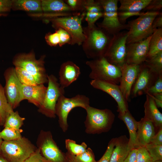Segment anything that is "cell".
Segmentation results:
<instances>
[{"instance_id":"603a6c76","label":"cell","mask_w":162,"mask_h":162,"mask_svg":"<svg viewBox=\"0 0 162 162\" xmlns=\"http://www.w3.org/2000/svg\"><path fill=\"white\" fill-rule=\"evenodd\" d=\"M118 117L125 124L129 131L128 149L131 150L133 148H136L137 121L132 116L128 110L123 113H119Z\"/></svg>"},{"instance_id":"ba28073f","label":"cell","mask_w":162,"mask_h":162,"mask_svg":"<svg viewBox=\"0 0 162 162\" xmlns=\"http://www.w3.org/2000/svg\"><path fill=\"white\" fill-rule=\"evenodd\" d=\"M102 5L103 11V20L98 24L102 28L112 36L124 29L129 30L127 24H122L119 21L118 15V0H98Z\"/></svg>"},{"instance_id":"9c48e42d","label":"cell","mask_w":162,"mask_h":162,"mask_svg":"<svg viewBox=\"0 0 162 162\" xmlns=\"http://www.w3.org/2000/svg\"><path fill=\"white\" fill-rule=\"evenodd\" d=\"M85 15L84 13L78 14L64 17H56L51 20L53 25L58 28H62L66 31L71 37V44H82L86 38L82 26V21Z\"/></svg>"},{"instance_id":"d4e9b609","label":"cell","mask_w":162,"mask_h":162,"mask_svg":"<svg viewBox=\"0 0 162 162\" xmlns=\"http://www.w3.org/2000/svg\"><path fill=\"white\" fill-rule=\"evenodd\" d=\"M129 139L126 135L115 138V146L110 162H123L130 151L128 148Z\"/></svg>"},{"instance_id":"9f6ffc18","label":"cell","mask_w":162,"mask_h":162,"mask_svg":"<svg viewBox=\"0 0 162 162\" xmlns=\"http://www.w3.org/2000/svg\"><path fill=\"white\" fill-rule=\"evenodd\" d=\"M148 162H152L151 161H148Z\"/></svg>"},{"instance_id":"4316f807","label":"cell","mask_w":162,"mask_h":162,"mask_svg":"<svg viewBox=\"0 0 162 162\" xmlns=\"http://www.w3.org/2000/svg\"><path fill=\"white\" fill-rule=\"evenodd\" d=\"M12 9L30 12H41V0H12Z\"/></svg>"},{"instance_id":"9a60e30c","label":"cell","mask_w":162,"mask_h":162,"mask_svg":"<svg viewBox=\"0 0 162 162\" xmlns=\"http://www.w3.org/2000/svg\"><path fill=\"white\" fill-rule=\"evenodd\" d=\"M94 88L100 90L110 95L117 104L119 113H123L128 110V102L125 99L118 84L99 80H92L90 82Z\"/></svg>"},{"instance_id":"7c38bea8","label":"cell","mask_w":162,"mask_h":162,"mask_svg":"<svg viewBox=\"0 0 162 162\" xmlns=\"http://www.w3.org/2000/svg\"><path fill=\"white\" fill-rule=\"evenodd\" d=\"M37 144L42 155L50 162H69L66 153L59 149L50 131L41 130Z\"/></svg>"},{"instance_id":"30bf717a","label":"cell","mask_w":162,"mask_h":162,"mask_svg":"<svg viewBox=\"0 0 162 162\" xmlns=\"http://www.w3.org/2000/svg\"><path fill=\"white\" fill-rule=\"evenodd\" d=\"M46 91L42 104L38 107V112L46 117L55 118L56 105L59 97L65 93L58 82V80L53 75H48Z\"/></svg>"},{"instance_id":"277c9868","label":"cell","mask_w":162,"mask_h":162,"mask_svg":"<svg viewBox=\"0 0 162 162\" xmlns=\"http://www.w3.org/2000/svg\"><path fill=\"white\" fill-rule=\"evenodd\" d=\"M160 11H147L136 19L129 21L126 44L144 40L151 35L154 30L152 24Z\"/></svg>"},{"instance_id":"e575fe53","label":"cell","mask_w":162,"mask_h":162,"mask_svg":"<svg viewBox=\"0 0 162 162\" xmlns=\"http://www.w3.org/2000/svg\"><path fill=\"white\" fill-rule=\"evenodd\" d=\"M145 146L149 154L152 162L162 160V145L149 143Z\"/></svg>"},{"instance_id":"4fadbf2b","label":"cell","mask_w":162,"mask_h":162,"mask_svg":"<svg viewBox=\"0 0 162 162\" xmlns=\"http://www.w3.org/2000/svg\"><path fill=\"white\" fill-rule=\"evenodd\" d=\"M160 75L150 69L144 62L140 64L139 72L131 89L130 98L147 94Z\"/></svg>"},{"instance_id":"b9f144b4","label":"cell","mask_w":162,"mask_h":162,"mask_svg":"<svg viewBox=\"0 0 162 162\" xmlns=\"http://www.w3.org/2000/svg\"><path fill=\"white\" fill-rule=\"evenodd\" d=\"M45 38L47 43L50 46H56L59 44V36L56 31L53 33L47 34Z\"/></svg>"},{"instance_id":"db71d44e","label":"cell","mask_w":162,"mask_h":162,"mask_svg":"<svg viewBox=\"0 0 162 162\" xmlns=\"http://www.w3.org/2000/svg\"><path fill=\"white\" fill-rule=\"evenodd\" d=\"M153 162H162V160H159Z\"/></svg>"},{"instance_id":"2e32d148","label":"cell","mask_w":162,"mask_h":162,"mask_svg":"<svg viewBox=\"0 0 162 162\" xmlns=\"http://www.w3.org/2000/svg\"><path fill=\"white\" fill-rule=\"evenodd\" d=\"M151 36L142 40L126 44L125 63L140 65L145 62L147 57Z\"/></svg>"},{"instance_id":"816d5d0a","label":"cell","mask_w":162,"mask_h":162,"mask_svg":"<svg viewBox=\"0 0 162 162\" xmlns=\"http://www.w3.org/2000/svg\"><path fill=\"white\" fill-rule=\"evenodd\" d=\"M0 162H9L2 156H0Z\"/></svg>"},{"instance_id":"681fc988","label":"cell","mask_w":162,"mask_h":162,"mask_svg":"<svg viewBox=\"0 0 162 162\" xmlns=\"http://www.w3.org/2000/svg\"><path fill=\"white\" fill-rule=\"evenodd\" d=\"M67 4L74 11L76 10L80 4L82 2L77 0H68L66 1Z\"/></svg>"},{"instance_id":"52a82bcc","label":"cell","mask_w":162,"mask_h":162,"mask_svg":"<svg viewBox=\"0 0 162 162\" xmlns=\"http://www.w3.org/2000/svg\"><path fill=\"white\" fill-rule=\"evenodd\" d=\"M89 98L86 96L78 94L71 98L66 97L62 95L59 97L56 106V114L58 118L60 127L63 132L68 129V115L73 109L80 107L85 110L89 105Z\"/></svg>"},{"instance_id":"4dcf8cb0","label":"cell","mask_w":162,"mask_h":162,"mask_svg":"<svg viewBox=\"0 0 162 162\" xmlns=\"http://www.w3.org/2000/svg\"><path fill=\"white\" fill-rule=\"evenodd\" d=\"M65 142L67 152L75 156L82 153L87 148V145L84 142L79 144L75 141L68 139L65 140Z\"/></svg>"},{"instance_id":"3957f363","label":"cell","mask_w":162,"mask_h":162,"mask_svg":"<svg viewBox=\"0 0 162 162\" xmlns=\"http://www.w3.org/2000/svg\"><path fill=\"white\" fill-rule=\"evenodd\" d=\"M45 57L43 55L37 59L34 52L31 51L16 54L12 62L15 67H21L31 74L38 84H44L48 82L44 65Z\"/></svg>"},{"instance_id":"7dc6e473","label":"cell","mask_w":162,"mask_h":162,"mask_svg":"<svg viewBox=\"0 0 162 162\" xmlns=\"http://www.w3.org/2000/svg\"><path fill=\"white\" fill-rule=\"evenodd\" d=\"M137 150L136 148L131 150L123 162H136Z\"/></svg>"},{"instance_id":"ac0fdd59","label":"cell","mask_w":162,"mask_h":162,"mask_svg":"<svg viewBox=\"0 0 162 162\" xmlns=\"http://www.w3.org/2000/svg\"><path fill=\"white\" fill-rule=\"evenodd\" d=\"M152 0H119L120 7L118 8L119 20L122 24H125L127 20L133 16H140L144 12L142 10L149 4Z\"/></svg>"},{"instance_id":"d6986e66","label":"cell","mask_w":162,"mask_h":162,"mask_svg":"<svg viewBox=\"0 0 162 162\" xmlns=\"http://www.w3.org/2000/svg\"><path fill=\"white\" fill-rule=\"evenodd\" d=\"M47 87L44 84H37L28 86L22 84L21 88L20 101L27 100L38 107L44 101Z\"/></svg>"},{"instance_id":"5bb4252c","label":"cell","mask_w":162,"mask_h":162,"mask_svg":"<svg viewBox=\"0 0 162 162\" xmlns=\"http://www.w3.org/2000/svg\"><path fill=\"white\" fill-rule=\"evenodd\" d=\"M4 76L5 82L4 87L5 94L8 103L14 109L19 106L21 102L22 84L17 76L14 67L7 68L4 72Z\"/></svg>"},{"instance_id":"f1b7e54d","label":"cell","mask_w":162,"mask_h":162,"mask_svg":"<svg viewBox=\"0 0 162 162\" xmlns=\"http://www.w3.org/2000/svg\"><path fill=\"white\" fill-rule=\"evenodd\" d=\"M13 110L8 103L4 88L0 83V125H4L7 116Z\"/></svg>"},{"instance_id":"8992f818","label":"cell","mask_w":162,"mask_h":162,"mask_svg":"<svg viewBox=\"0 0 162 162\" xmlns=\"http://www.w3.org/2000/svg\"><path fill=\"white\" fill-rule=\"evenodd\" d=\"M86 64L91 69L89 77L92 80H99L119 83L120 68L110 63L104 57L87 61Z\"/></svg>"},{"instance_id":"f6af8a7d","label":"cell","mask_w":162,"mask_h":162,"mask_svg":"<svg viewBox=\"0 0 162 162\" xmlns=\"http://www.w3.org/2000/svg\"><path fill=\"white\" fill-rule=\"evenodd\" d=\"M150 143L162 145V128H160L151 139Z\"/></svg>"},{"instance_id":"6da1fadb","label":"cell","mask_w":162,"mask_h":162,"mask_svg":"<svg viewBox=\"0 0 162 162\" xmlns=\"http://www.w3.org/2000/svg\"><path fill=\"white\" fill-rule=\"evenodd\" d=\"M84 123L85 132L88 134H100L109 131L112 128L115 116L107 109H100L88 106Z\"/></svg>"},{"instance_id":"cb8c5ba5","label":"cell","mask_w":162,"mask_h":162,"mask_svg":"<svg viewBox=\"0 0 162 162\" xmlns=\"http://www.w3.org/2000/svg\"><path fill=\"white\" fill-rule=\"evenodd\" d=\"M83 7L86 9L85 20L88 27L94 26L95 22L103 17V11L101 5L99 1L89 0L84 2Z\"/></svg>"},{"instance_id":"f907efd6","label":"cell","mask_w":162,"mask_h":162,"mask_svg":"<svg viewBox=\"0 0 162 162\" xmlns=\"http://www.w3.org/2000/svg\"><path fill=\"white\" fill-rule=\"evenodd\" d=\"M66 154L69 162H77L75 158V156L70 154L67 152L66 153Z\"/></svg>"},{"instance_id":"484cf974","label":"cell","mask_w":162,"mask_h":162,"mask_svg":"<svg viewBox=\"0 0 162 162\" xmlns=\"http://www.w3.org/2000/svg\"><path fill=\"white\" fill-rule=\"evenodd\" d=\"M42 11L54 12L61 14L74 11L66 3L60 0H41Z\"/></svg>"},{"instance_id":"836d02e7","label":"cell","mask_w":162,"mask_h":162,"mask_svg":"<svg viewBox=\"0 0 162 162\" xmlns=\"http://www.w3.org/2000/svg\"><path fill=\"white\" fill-rule=\"evenodd\" d=\"M23 130L20 129L4 128L0 131V138L3 141H10L15 140L21 138L22 136L21 133Z\"/></svg>"},{"instance_id":"8fae6325","label":"cell","mask_w":162,"mask_h":162,"mask_svg":"<svg viewBox=\"0 0 162 162\" xmlns=\"http://www.w3.org/2000/svg\"><path fill=\"white\" fill-rule=\"evenodd\" d=\"M128 37L125 31L112 36L104 56L110 63L120 68L125 63Z\"/></svg>"},{"instance_id":"c3c4849f","label":"cell","mask_w":162,"mask_h":162,"mask_svg":"<svg viewBox=\"0 0 162 162\" xmlns=\"http://www.w3.org/2000/svg\"><path fill=\"white\" fill-rule=\"evenodd\" d=\"M150 95L154 100L158 108H162V93H156Z\"/></svg>"},{"instance_id":"e0dca14e","label":"cell","mask_w":162,"mask_h":162,"mask_svg":"<svg viewBox=\"0 0 162 162\" xmlns=\"http://www.w3.org/2000/svg\"><path fill=\"white\" fill-rule=\"evenodd\" d=\"M120 68L121 75L119 86L125 99L129 102L131 89L139 72L140 65L125 63Z\"/></svg>"},{"instance_id":"ee69618b","label":"cell","mask_w":162,"mask_h":162,"mask_svg":"<svg viewBox=\"0 0 162 162\" xmlns=\"http://www.w3.org/2000/svg\"><path fill=\"white\" fill-rule=\"evenodd\" d=\"M12 0H0V14H4L12 9Z\"/></svg>"},{"instance_id":"7bdbcfd3","label":"cell","mask_w":162,"mask_h":162,"mask_svg":"<svg viewBox=\"0 0 162 162\" xmlns=\"http://www.w3.org/2000/svg\"><path fill=\"white\" fill-rule=\"evenodd\" d=\"M162 7V0H152L144 10L147 11H159Z\"/></svg>"},{"instance_id":"bcb514c9","label":"cell","mask_w":162,"mask_h":162,"mask_svg":"<svg viewBox=\"0 0 162 162\" xmlns=\"http://www.w3.org/2000/svg\"><path fill=\"white\" fill-rule=\"evenodd\" d=\"M152 27L155 30L156 29L162 28V13L160 12L155 18L152 24Z\"/></svg>"},{"instance_id":"ffe728a7","label":"cell","mask_w":162,"mask_h":162,"mask_svg":"<svg viewBox=\"0 0 162 162\" xmlns=\"http://www.w3.org/2000/svg\"><path fill=\"white\" fill-rule=\"evenodd\" d=\"M80 74V68L70 61L66 62L61 66L59 72V83L64 88L76 81Z\"/></svg>"},{"instance_id":"44dd1931","label":"cell","mask_w":162,"mask_h":162,"mask_svg":"<svg viewBox=\"0 0 162 162\" xmlns=\"http://www.w3.org/2000/svg\"><path fill=\"white\" fill-rule=\"evenodd\" d=\"M156 134L154 127L152 123L143 117L137 122V147L145 146L150 143L152 138Z\"/></svg>"},{"instance_id":"d6a6232c","label":"cell","mask_w":162,"mask_h":162,"mask_svg":"<svg viewBox=\"0 0 162 162\" xmlns=\"http://www.w3.org/2000/svg\"><path fill=\"white\" fill-rule=\"evenodd\" d=\"M17 76L23 85L35 86L38 84L33 76L24 68L19 67H15Z\"/></svg>"},{"instance_id":"f5cc1de1","label":"cell","mask_w":162,"mask_h":162,"mask_svg":"<svg viewBox=\"0 0 162 162\" xmlns=\"http://www.w3.org/2000/svg\"><path fill=\"white\" fill-rule=\"evenodd\" d=\"M3 141V140L2 139L0 138V156H2L1 151V146L2 144V142Z\"/></svg>"},{"instance_id":"7a4b0ae2","label":"cell","mask_w":162,"mask_h":162,"mask_svg":"<svg viewBox=\"0 0 162 162\" xmlns=\"http://www.w3.org/2000/svg\"><path fill=\"white\" fill-rule=\"evenodd\" d=\"M88 29L84 32L86 38L83 42L86 55L93 59L104 56L112 36L95 25Z\"/></svg>"},{"instance_id":"ab89813d","label":"cell","mask_w":162,"mask_h":162,"mask_svg":"<svg viewBox=\"0 0 162 162\" xmlns=\"http://www.w3.org/2000/svg\"><path fill=\"white\" fill-rule=\"evenodd\" d=\"M23 162H50L41 154L39 149L36 150Z\"/></svg>"},{"instance_id":"1f68e13d","label":"cell","mask_w":162,"mask_h":162,"mask_svg":"<svg viewBox=\"0 0 162 162\" xmlns=\"http://www.w3.org/2000/svg\"><path fill=\"white\" fill-rule=\"evenodd\" d=\"M144 63L150 69L158 74H162V52L147 58Z\"/></svg>"},{"instance_id":"11a10c76","label":"cell","mask_w":162,"mask_h":162,"mask_svg":"<svg viewBox=\"0 0 162 162\" xmlns=\"http://www.w3.org/2000/svg\"><path fill=\"white\" fill-rule=\"evenodd\" d=\"M5 15V14H0V17L2 16H4Z\"/></svg>"},{"instance_id":"d590c367","label":"cell","mask_w":162,"mask_h":162,"mask_svg":"<svg viewBox=\"0 0 162 162\" xmlns=\"http://www.w3.org/2000/svg\"><path fill=\"white\" fill-rule=\"evenodd\" d=\"M77 162H96L94 153L90 148H87L82 153L75 156Z\"/></svg>"},{"instance_id":"f546056e","label":"cell","mask_w":162,"mask_h":162,"mask_svg":"<svg viewBox=\"0 0 162 162\" xmlns=\"http://www.w3.org/2000/svg\"><path fill=\"white\" fill-rule=\"evenodd\" d=\"M25 118L20 116L17 111H12L7 116L4 125V128L19 129L23 125Z\"/></svg>"},{"instance_id":"60d3db41","label":"cell","mask_w":162,"mask_h":162,"mask_svg":"<svg viewBox=\"0 0 162 162\" xmlns=\"http://www.w3.org/2000/svg\"><path fill=\"white\" fill-rule=\"evenodd\" d=\"M156 93H162V74L159 76L154 83L149 88L147 94H153Z\"/></svg>"},{"instance_id":"83f0119b","label":"cell","mask_w":162,"mask_h":162,"mask_svg":"<svg viewBox=\"0 0 162 162\" xmlns=\"http://www.w3.org/2000/svg\"><path fill=\"white\" fill-rule=\"evenodd\" d=\"M161 52H162V28H160L156 29L152 35L147 58H151Z\"/></svg>"},{"instance_id":"5b68a950","label":"cell","mask_w":162,"mask_h":162,"mask_svg":"<svg viewBox=\"0 0 162 162\" xmlns=\"http://www.w3.org/2000/svg\"><path fill=\"white\" fill-rule=\"evenodd\" d=\"M27 138L3 141L1 146L2 156L9 162H23L37 149Z\"/></svg>"},{"instance_id":"7402d4cb","label":"cell","mask_w":162,"mask_h":162,"mask_svg":"<svg viewBox=\"0 0 162 162\" xmlns=\"http://www.w3.org/2000/svg\"><path fill=\"white\" fill-rule=\"evenodd\" d=\"M144 117L153 124L157 132L162 128V114L160 112L152 97L146 94V99L144 104Z\"/></svg>"},{"instance_id":"8d00e7d4","label":"cell","mask_w":162,"mask_h":162,"mask_svg":"<svg viewBox=\"0 0 162 162\" xmlns=\"http://www.w3.org/2000/svg\"><path fill=\"white\" fill-rule=\"evenodd\" d=\"M136 148V162H148L151 161L149 154L145 146H140Z\"/></svg>"},{"instance_id":"f35d334b","label":"cell","mask_w":162,"mask_h":162,"mask_svg":"<svg viewBox=\"0 0 162 162\" xmlns=\"http://www.w3.org/2000/svg\"><path fill=\"white\" fill-rule=\"evenodd\" d=\"M59 38L60 42L58 45L61 46L66 44H70L71 37L69 34L64 29L59 28L56 31Z\"/></svg>"},{"instance_id":"74e56055","label":"cell","mask_w":162,"mask_h":162,"mask_svg":"<svg viewBox=\"0 0 162 162\" xmlns=\"http://www.w3.org/2000/svg\"><path fill=\"white\" fill-rule=\"evenodd\" d=\"M115 138H113L109 142L107 149L102 157L96 162H110L111 156L115 146Z\"/></svg>"}]
</instances>
